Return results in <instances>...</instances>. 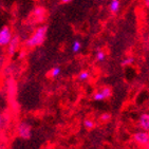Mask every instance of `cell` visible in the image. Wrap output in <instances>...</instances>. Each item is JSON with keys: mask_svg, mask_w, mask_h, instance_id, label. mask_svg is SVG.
Listing matches in <instances>:
<instances>
[{"mask_svg": "<svg viewBox=\"0 0 149 149\" xmlns=\"http://www.w3.org/2000/svg\"><path fill=\"white\" fill-rule=\"evenodd\" d=\"M47 31H48V26H42L38 28L32 34L31 37L26 41V46L28 48H35V47L40 46L45 41V39H46Z\"/></svg>", "mask_w": 149, "mask_h": 149, "instance_id": "6da1fadb", "label": "cell"}, {"mask_svg": "<svg viewBox=\"0 0 149 149\" xmlns=\"http://www.w3.org/2000/svg\"><path fill=\"white\" fill-rule=\"evenodd\" d=\"M17 135L22 140H30L32 136V126L28 122H20L17 125Z\"/></svg>", "mask_w": 149, "mask_h": 149, "instance_id": "7a4b0ae2", "label": "cell"}, {"mask_svg": "<svg viewBox=\"0 0 149 149\" xmlns=\"http://www.w3.org/2000/svg\"><path fill=\"white\" fill-rule=\"evenodd\" d=\"M132 141L139 146L144 147L149 142V131H145L142 129L135 131L132 135Z\"/></svg>", "mask_w": 149, "mask_h": 149, "instance_id": "3957f363", "label": "cell"}, {"mask_svg": "<svg viewBox=\"0 0 149 149\" xmlns=\"http://www.w3.org/2000/svg\"><path fill=\"white\" fill-rule=\"evenodd\" d=\"M112 95V90L110 87H103L98 91H96L92 95V100L94 102H103L106 100Z\"/></svg>", "mask_w": 149, "mask_h": 149, "instance_id": "277c9868", "label": "cell"}, {"mask_svg": "<svg viewBox=\"0 0 149 149\" xmlns=\"http://www.w3.org/2000/svg\"><path fill=\"white\" fill-rule=\"evenodd\" d=\"M12 32L10 30L9 26H4L2 29L0 30V46L1 47H4V46H8L10 43L12 39Z\"/></svg>", "mask_w": 149, "mask_h": 149, "instance_id": "5b68a950", "label": "cell"}, {"mask_svg": "<svg viewBox=\"0 0 149 149\" xmlns=\"http://www.w3.org/2000/svg\"><path fill=\"white\" fill-rule=\"evenodd\" d=\"M138 127L140 129L149 131V113L144 112L139 116L138 120Z\"/></svg>", "mask_w": 149, "mask_h": 149, "instance_id": "8992f818", "label": "cell"}, {"mask_svg": "<svg viewBox=\"0 0 149 149\" xmlns=\"http://www.w3.org/2000/svg\"><path fill=\"white\" fill-rule=\"evenodd\" d=\"M18 43H19V39H18V37H12L11 41H10V43L8 45V52H9L10 55H13L15 52H16L17 47H18Z\"/></svg>", "mask_w": 149, "mask_h": 149, "instance_id": "52a82bcc", "label": "cell"}, {"mask_svg": "<svg viewBox=\"0 0 149 149\" xmlns=\"http://www.w3.org/2000/svg\"><path fill=\"white\" fill-rule=\"evenodd\" d=\"M120 0H111V2L109 4V10L112 14H116L118 12V10H120Z\"/></svg>", "mask_w": 149, "mask_h": 149, "instance_id": "ba28073f", "label": "cell"}, {"mask_svg": "<svg viewBox=\"0 0 149 149\" xmlns=\"http://www.w3.org/2000/svg\"><path fill=\"white\" fill-rule=\"evenodd\" d=\"M84 127L86 128L87 130H92L95 128V122L91 118H86V120H84Z\"/></svg>", "mask_w": 149, "mask_h": 149, "instance_id": "9c48e42d", "label": "cell"}, {"mask_svg": "<svg viewBox=\"0 0 149 149\" xmlns=\"http://www.w3.org/2000/svg\"><path fill=\"white\" fill-rule=\"evenodd\" d=\"M95 59L97 60L98 63H103L106 59V53L103 50H97L95 53Z\"/></svg>", "mask_w": 149, "mask_h": 149, "instance_id": "30bf717a", "label": "cell"}, {"mask_svg": "<svg viewBox=\"0 0 149 149\" xmlns=\"http://www.w3.org/2000/svg\"><path fill=\"white\" fill-rule=\"evenodd\" d=\"M77 78H78V80H80V81L88 80L90 78V72L87 71V70H84V71H81L79 74H78Z\"/></svg>", "mask_w": 149, "mask_h": 149, "instance_id": "8fae6325", "label": "cell"}, {"mask_svg": "<svg viewBox=\"0 0 149 149\" xmlns=\"http://www.w3.org/2000/svg\"><path fill=\"white\" fill-rule=\"evenodd\" d=\"M60 72H61V69H60L59 67H53L49 72V76L52 78L57 77L58 75L60 74Z\"/></svg>", "mask_w": 149, "mask_h": 149, "instance_id": "7c38bea8", "label": "cell"}, {"mask_svg": "<svg viewBox=\"0 0 149 149\" xmlns=\"http://www.w3.org/2000/svg\"><path fill=\"white\" fill-rule=\"evenodd\" d=\"M81 50V42L79 40H74L72 43V52L73 53H78Z\"/></svg>", "mask_w": 149, "mask_h": 149, "instance_id": "4fadbf2b", "label": "cell"}, {"mask_svg": "<svg viewBox=\"0 0 149 149\" xmlns=\"http://www.w3.org/2000/svg\"><path fill=\"white\" fill-rule=\"evenodd\" d=\"M133 63H134V58L132 57V56H128V57L124 58V59L122 60L120 65H122L123 67H125V66H131Z\"/></svg>", "mask_w": 149, "mask_h": 149, "instance_id": "5bb4252c", "label": "cell"}, {"mask_svg": "<svg viewBox=\"0 0 149 149\" xmlns=\"http://www.w3.org/2000/svg\"><path fill=\"white\" fill-rule=\"evenodd\" d=\"M100 120L102 122H104V123H107V122H109L110 120H111V114L110 113H108V112H106V113H103V114L100 115Z\"/></svg>", "mask_w": 149, "mask_h": 149, "instance_id": "9a60e30c", "label": "cell"}, {"mask_svg": "<svg viewBox=\"0 0 149 149\" xmlns=\"http://www.w3.org/2000/svg\"><path fill=\"white\" fill-rule=\"evenodd\" d=\"M2 125H3V116H2V113L0 112V129H1Z\"/></svg>", "mask_w": 149, "mask_h": 149, "instance_id": "2e32d148", "label": "cell"}, {"mask_svg": "<svg viewBox=\"0 0 149 149\" xmlns=\"http://www.w3.org/2000/svg\"><path fill=\"white\" fill-rule=\"evenodd\" d=\"M73 0H60V3L61 4H66V3H70V2H72Z\"/></svg>", "mask_w": 149, "mask_h": 149, "instance_id": "e0dca14e", "label": "cell"}, {"mask_svg": "<svg viewBox=\"0 0 149 149\" xmlns=\"http://www.w3.org/2000/svg\"><path fill=\"white\" fill-rule=\"evenodd\" d=\"M143 148H144V149H149V142L146 144V145H145V146L143 147Z\"/></svg>", "mask_w": 149, "mask_h": 149, "instance_id": "ac0fdd59", "label": "cell"}, {"mask_svg": "<svg viewBox=\"0 0 149 149\" xmlns=\"http://www.w3.org/2000/svg\"><path fill=\"white\" fill-rule=\"evenodd\" d=\"M145 1V4H146L147 6H149V0H144Z\"/></svg>", "mask_w": 149, "mask_h": 149, "instance_id": "d6986e66", "label": "cell"}, {"mask_svg": "<svg viewBox=\"0 0 149 149\" xmlns=\"http://www.w3.org/2000/svg\"><path fill=\"white\" fill-rule=\"evenodd\" d=\"M1 63H2V59H1V57H0V67H1Z\"/></svg>", "mask_w": 149, "mask_h": 149, "instance_id": "ffe728a7", "label": "cell"}]
</instances>
